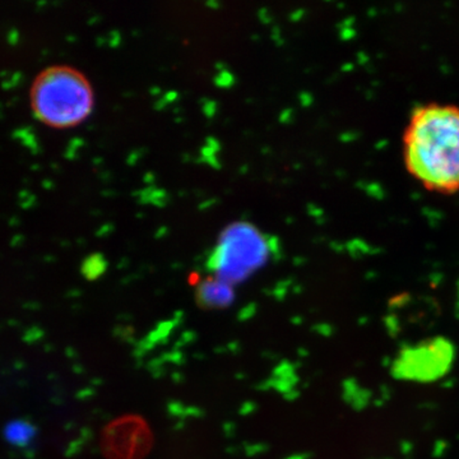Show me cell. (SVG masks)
<instances>
[{"label": "cell", "mask_w": 459, "mask_h": 459, "mask_svg": "<svg viewBox=\"0 0 459 459\" xmlns=\"http://www.w3.org/2000/svg\"><path fill=\"white\" fill-rule=\"evenodd\" d=\"M407 172L430 192L459 190V107L421 105L412 111L403 134Z\"/></svg>", "instance_id": "obj_1"}, {"label": "cell", "mask_w": 459, "mask_h": 459, "mask_svg": "<svg viewBox=\"0 0 459 459\" xmlns=\"http://www.w3.org/2000/svg\"><path fill=\"white\" fill-rule=\"evenodd\" d=\"M33 113L53 128H71L86 120L93 108L90 81L71 66L41 72L31 89Z\"/></svg>", "instance_id": "obj_2"}, {"label": "cell", "mask_w": 459, "mask_h": 459, "mask_svg": "<svg viewBox=\"0 0 459 459\" xmlns=\"http://www.w3.org/2000/svg\"><path fill=\"white\" fill-rule=\"evenodd\" d=\"M271 256V244L249 222H235L223 230L208 261L214 277L234 286L264 267Z\"/></svg>", "instance_id": "obj_3"}, {"label": "cell", "mask_w": 459, "mask_h": 459, "mask_svg": "<svg viewBox=\"0 0 459 459\" xmlns=\"http://www.w3.org/2000/svg\"><path fill=\"white\" fill-rule=\"evenodd\" d=\"M455 347L443 337L433 338L402 350L394 364L397 379L429 383L439 379L451 369Z\"/></svg>", "instance_id": "obj_4"}, {"label": "cell", "mask_w": 459, "mask_h": 459, "mask_svg": "<svg viewBox=\"0 0 459 459\" xmlns=\"http://www.w3.org/2000/svg\"><path fill=\"white\" fill-rule=\"evenodd\" d=\"M195 296L204 309H225L234 303L235 292L231 285L213 276L199 283Z\"/></svg>", "instance_id": "obj_5"}, {"label": "cell", "mask_w": 459, "mask_h": 459, "mask_svg": "<svg viewBox=\"0 0 459 459\" xmlns=\"http://www.w3.org/2000/svg\"><path fill=\"white\" fill-rule=\"evenodd\" d=\"M5 439L12 446H25L35 437V429L25 420H14L9 422L4 430Z\"/></svg>", "instance_id": "obj_6"}]
</instances>
